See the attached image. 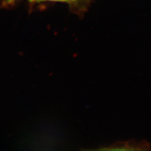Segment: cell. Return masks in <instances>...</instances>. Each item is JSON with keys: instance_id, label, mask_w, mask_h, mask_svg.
Segmentation results:
<instances>
[{"instance_id": "6da1fadb", "label": "cell", "mask_w": 151, "mask_h": 151, "mask_svg": "<svg viewBox=\"0 0 151 151\" xmlns=\"http://www.w3.org/2000/svg\"><path fill=\"white\" fill-rule=\"evenodd\" d=\"M35 1H61V2H73L76 0H35Z\"/></svg>"}, {"instance_id": "7a4b0ae2", "label": "cell", "mask_w": 151, "mask_h": 151, "mask_svg": "<svg viewBox=\"0 0 151 151\" xmlns=\"http://www.w3.org/2000/svg\"><path fill=\"white\" fill-rule=\"evenodd\" d=\"M32 1H35V0H32Z\"/></svg>"}]
</instances>
